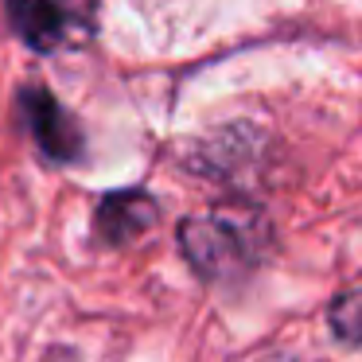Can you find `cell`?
Instances as JSON below:
<instances>
[{
	"instance_id": "1",
	"label": "cell",
	"mask_w": 362,
	"mask_h": 362,
	"mask_svg": "<svg viewBox=\"0 0 362 362\" xmlns=\"http://www.w3.org/2000/svg\"><path fill=\"white\" fill-rule=\"evenodd\" d=\"M265 222L257 214L242 211H211V214H191L180 222L175 242L187 265L195 269L203 281L226 284L238 276L253 273L265 253Z\"/></svg>"
},
{
	"instance_id": "2",
	"label": "cell",
	"mask_w": 362,
	"mask_h": 362,
	"mask_svg": "<svg viewBox=\"0 0 362 362\" xmlns=\"http://www.w3.org/2000/svg\"><path fill=\"white\" fill-rule=\"evenodd\" d=\"M4 12L35 55L78 51L98 32V0H4Z\"/></svg>"
},
{
	"instance_id": "3",
	"label": "cell",
	"mask_w": 362,
	"mask_h": 362,
	"mask_svg": "<svg viewBox=\"0 0 362 362\" xmlns=\"http://www.w3.org/2000/svg\"><path fill=\"white\" fill-rule=\"evenodd\" d=\"M20 117H24L35 148H40L51 164H74V160H82L86 136H82L78 121L55 102L51 90L24 86V94H20Z\"/></svg>"
},
{
	"instance_id": "4",
	"label": "cell",
	"mask_w": 362,
	"mask_h": 362,
	"mask_svg": "<svg viewBox=\"0 0 362 362\" xmlns=\"http://www.w3.org/2000/svg\"><path fill=\"white\" fill-rule=\"evenodd\" d=\"M160 222V203L141 187L110 191L98 199L94 206V238L105 250H121V245L136 242Z\"/></svg>"
},
{
	"instance_id": "5",
	"label": "cell",
	"mask_w": 362,
	"mask_h": 362,
	"mask_svg": "<svg viewBox=\"0 0 362 362\" xmlns=\"http://www.w3.org/2000/svg\"><path fill=\"white\" fill-rule=\"evenodd\" d=\"M327 323H331V331H335L339 343H351V346L362 343V284L358 288L339 292V296L331 300L327 304Z\"/></svg>"
}]
</instances>
